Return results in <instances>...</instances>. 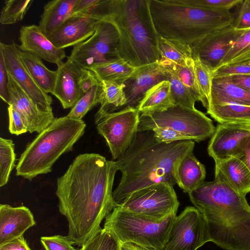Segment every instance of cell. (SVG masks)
I'll list each match as a JSON object with an SVG mask.
<instances>
[{"label":"cell","mask_w":250,"mask_h":250,"mask_svg":"<svg viewBox=\"0 0 250 250\" xmlns=\"http://www.w3.org/2000/svg\"><path fill=\"white\" fill-rule=\"evenodd\" d=\"M165 80L166 71L159 62L136 67L131 76L123 83L127 100L125 107H136L149 89Z\"/></svg>","instance_id":"obj_18"},{"label":"cell","mask_w":250,"mask_h":250,"mask_svg":"<svg viewBox=\"0 0 250 250\" xmlns=\"http://www.w3.org/2000/svg\"><path fill=\"white\" fill-rule=\"evenodd\" d=\"M151 131L156 140L160 143L169 144L181 140H192L187 135L169 128L156 127Z\"/></svg>","instance_id":"obj_42"},{"label":"cell","mask_w":250,"mask_h":250,"mask_svg":"<svg viewBox=\"0 0 250 250\" xmlns=\"http://www.w3.org/2000/svg\"><path fill=\"white\" fill-rule=\"evenodd\" d=\"M140 116L136 107L126 106L95 120L97 131L106 141L113 160L119 159L133 141Z\"/></svg>","instance_id":"obj_11"},{"label":"cell","mask_w":250,"mask_h":250,"mask_svg":"<svg viewBox=\"0 0 250 250\" xmlns=\"http://www.w3.org/2000/svg\"><path fill=\"white\" fill-rule=\"evenodd\" d=\"M156 127L172 129L198 143L211 137L215 130L212 120L202 112L179 104L140 114L138 132L151 131Z\"/></svg>","instance_id":"obj_8"},{"label":"cell","mask_w":250,"mask_h":250,"mask_svg":"<svg viewBox=\"0 0 250 250\" xmlns=\"http://www.w3.org/2000/svg\"><path fill=\"white\" fill-rule=\"evenodd\" d=\"M105 18L118 31L120 58L135 67L159 62V36L149 0H110Z\"/></svg>","instance_id":"obj_4"},{"label":"cell","mask_w":250,"mask_h":250,"mask_svg":"<svg viewBox=\"0 0 250 250\" xmlns=\"http://www.w3.org/2000/svg\"><path fill=\"white\" fill-rule=\"evenodd\" d=\"M164 68L172 70L188 89L195 101L202 103L193 58L189 59L184 65H171Z\"/></svg>","instance_id":"obj_33"},{"label":"cell","mask_w":250,"mask_h":250,"mask_svg":"<svg viewBox=\"0 0 250 250\" xmlns=\"http://www.w3.org/2000/svg\"><path fill=\"white\" fill-rule=\"evenodd\" d=\"M118 244L119 250H153L131 243H122L118 242Z\"/></svg>","instance_id":"obj_52"},{"label":"cell","mask_w":250,"mask_h":250,"mask_svg":"<svg viewBox=\"0 0 250 250\" xmlns=\"http://www.w3.org/2000/svg\"><path fill=\"white\" fill-rule=\"evenodd\" d=\"M101 91V82L84 93L66 116L82 120L89 110L99 104Z\"/></svg>","instance_id":"obj_37"},{"label":"cell","mask_w":250,"mask_h":250,"mask_svg":"<svg viewBox=\"0 0 250 250\" xmlns=\"http://www.w3.org/2000/svg\"><path fill=\"white\" fill-rule=\"evenodd\" d=\"M96 75L91 70L83 69L80 84L84 94L91 90L95 85L100 83Z\"/></svg>","instance_id":"obj_47"},{"label":"cell","mask_w":250,"mask_h":250,"mask_svg":"<svg viewBox=\"0 0 250 250\" xmlns=\"http://www.w3.org/2000/svg\"><path fill=\"white\" fill-rule=\"evenodd\" d=\"M152 21L159 36L191 47L203 38L233 24L230 11L191 6L179 0H149Z\"/></svg>","instance_id":"obj_5"},{"label":"cell","mask_w":250,"mask_h":250,"mask_svg":"<svg viewBox=\"0 0 250 250\" xmlns=\"http://www.w3.org/2000/svg\"><path fill=\"white\" fill-rule=\"evenodd\" d=\"M40 240L45 250H81L75 248L67 236L61 235L42 236Z\"/></svg>","instance_id":"obj_41"},{"label":"cell","mask_w":250,"mask_h":250,"mask_svg":"<svg viewBox=\"0 0 250 250\" xmlns=\"http://www.w3.org/2000/svg\"><path fill=\"white\" fill-rule=\"evenodd\" d=\"M235 84L250 91V75L229 76Z\"/></svg>","instance_id":"obj_51"},{"label":"cell","mask_w":250,"mask_h":250,"mask_svg":"<svg viewBox=\"0 0 250 250\" xmlns=\"http://www.w3.org/2000/svg\"><path fill=\"white\" fill-rule=\"evenodd\" d=\"M9 115V130L12 134L19 135L28 131L26 123L21 114L11 105L7 108Z\"/></svg>","instance_id":"obj_43"},{"label":"cell","mask_w":250,"mask_h":250,"mask_svg":"<svg viewBox=\"0 0 250 250\" xmlns=\"http://www.w3.org/2000/svg\"><path fill=\"white\" fill-rule=\"evenodd\" d=\"M184 4L205 9L229 11L232 7L241 5L242 0H179Z\"/></svg>","instance_id":"obj_39"},{"label":"cell","mask_w":250,"mask_h":250,"mask_svg":"<svg viewBox=\"0 0 250 250\" xmlns=\"http://www.w3.org/2000/svg\"><path fill=\"white\" fill-rule=\"evenodd\" d=\"M188 194L204 216L209 241L225 250H250V206L246 196L219 180Z\"/></svg>","instance_id":"obj_3"},{"label":"cell","mask_w":250,"mask_h":250,"mask_svg":"<svg viewBox=\"0 0 250 250\" xmlns=\"http://www.w3.org/2000/svg\"><path fill=\"white\" fill-rule=\"evenodd\" d=\"M194 146L193 140L160 143L153 131L138 132L125 153L115 161L122 173L119 184L113 191L115 207L133 193L148 186L167 183L173 187L177 183L179 162L193 151Z\"/></svg>","instance_id":"obj_2"},{"label":"cell","mask_w":250,"mask_h":250,"mask_svg":"<svg viewBox=\"0 0 250 250\" xmlns=\"http://www.w3.org/2000/svg\"><path fill=\"white\" fill-rule=\"evenodd\" d=\"M0 250H32L23 235L4 245L0 246Z\"/></svg>","instance_id":"obj_48"},{"label":"cell","mask_w":250,"mask_h":250,"mask_svg":"<svg viewBox=\"0 0 250 250\" xmlns=\"http://www.w3.org/2000/svg\"><path fill=\"white\" fill-rule=\"evenodd\" d=\"M176 215L156 221L115 207L105 218L103 229L118 242L163 250Z\"/></svg>","instance_id":"obj_7"},{"label":"cell","mask_w":250,"mask_h":250,"mask_svg":"<svg viewBox=\"0 0 250 250\" xmlns=\"http://www.w3.org/2000/svg\"><path fill=\"white\" fill-rule=\"evenodd\" d=\"M78 0H53L44 5L39 25L44 35H51L72 16Z\"/></svg>","instance_id":"obj_24"},{"label":"cell","mask_w":250,"mask_h":250,"mask_svg":"<svg viewBox=\"0 0 250 250\" xmlns=\"http://www.w3.org/2000/svg\"><path fill=\"white\" fill-rule=\"evenodd\" d=\"M83 68L67 60L58 66L54 95L64 109L72 108L84 95L80 82Z\"/></svg>","instance_id":"obj_20"},{"label":"cell","mask_w":250,"mask_h":250,"mask_svg":"<svg viewBox=\"0 0 250 250\" xmlns=\"http://www.w3.org/2000/svg\"><path fill=\"white\" fill-rule=\"evenodd\" d=\"M225 103L250 106V91L235 84L229 76H213L208 107Z\"/></svg>","instance_id":"obj_23"},{"label":"cell","mask_w":250,"mask_h":250,"mask_svg":"<svg viewBox=\"0 0 250 250\" xmlns=\"http://www.w3.org/2000/svg\"><path fill=\"white\" fill-rule=\"evenodd\" d=\"M101 82V91L99 103L101 106L95 115V120L107 114L114 112L122 107H125L127 103L123 84L107 81Z\"/></svg>","instance_id":"obj_28"},{"label":"cell","mask_w":250,"mask_h":250,"mask_svg":"<svg viewBox=\"0 0 250 250\" xmlns=\"http://www.w3.org/2000/svg\"><path fill=\"white\" fill-rule=\"evenodd\" d=\"M215 180L226 184L242 195L250 192V171L237 157L215 163Z\"/></svg>","instance_id":"obj_22"},{"label":"cell","mask_w":250,"mask_h":250,"mask_svg":"<svg viewBox=\"0 0 250 250\" xmlns=\"http://www.w3.org/2000/svg\"><path fill=\"white\" fill-rule=\"evenodd\" d=\"M179 206L173 187L159 183L135 191L117 207L151 220L161 221L176 214Z\"/></svg>","instance_id":"obj_10"},{"label":"cell","mask_w":250,"mask_h":250,"mask_svg":"<svg viewBox=\"0 0 250 250\" xmlns=\"http://www.w3.org/2000/svg\"><path fill=\"white\" fill-rule=\"evenodd\" d=\"M18 53L25 67L37 85L45 92L52 94L57 80V70L49 69L40 57L32 53L21 51L19 48Z\"/></svg>","instance_id":"obj_26"},{"label":"cell","mask_w":250,"mask_h":250,"mask_svg":"<svg viewBox=\"0 0 250 250\" xmlns=\"http://www.w3.org/2000/svg\"><path fill=\"white\" fill-rule=\"evenodd\" d=\"M250 137V123H218L208 147V152L215 163L238 157L241 145Z\"/></svg>","instance_id":"obj_14"},{"label":"cell","mask_w":250,"mask_h":250,"mask_svg":"<svg viewBox=\"0 0 250 250\" xmlns=\"http://www.w3.org/2000/svg\"><path fill=\"white\" fill-rule=\"evenodd\" d=\"M8 87L10 100L9 105H12L22 116L28 131L39 134L55 120L53 112L41 110L8 73Z\"/></svg>","instance_id":"obj_16"},{"label":"cell","mask_w":250,"mask_h":250,"mask_svg":"<svg viewBox=\"0 0 250 250\" xmlns=\"http://www.w3.org/2000/svg\"><path fill=\"white\" fill-rule=\"evenodd\" d=\"M81 250H119L116 238L104 229L101 230Z\"/></svg>","instance_id":"obj_40"},{"label":"cell","mask_w":250,"mask_h":250,"mask_svg":"<svg viewBox=\"0 0 250 250\" xmlns=\"http://www.w3.org/2000/svg\"><path fill=\"white\" fill-rule=\"evenodd\" d=\"M167 79L170 83L171 93L175 104L194 109L196 102L188 89L179 79L174 72L170 69L165 68Z\"/></svg>","instance_id":"obj_35"},{"label":"cell","mask_w":250,"mask_h":250,"mask_svg":"<svg viewBox=\"0 0 250 250\" xmlns=\"http://www.w3.org/2000/svg\"><path fill=\"white\" fill-rule=\"evenodd\" d=\"M243 31L232 25L210 34L191 47L192 57H197L213 72Z\"/></svg>","instance_id":"obj_15"},{"label":"cell","mask_w":250,"mask_h":250,"mask_svg":"<svg viewBox=\"0 0 250 250\" xmlns=\"http://www.w3.org/2000/svg\"><path fill=\"white\" fill-rule=\"evenodd\" d=\"M19 40L20 50L32 53L57 66L63 63L62 60L66 57L64 49L56 47L37 25L22 26Z\"/></svg>","instance_id":"obj_19"},{"label":"cell","mask_w":250,"mask_h":250,"mask_svg":"<svg viewBox=\"0 0 250 250\" xmlns=\"http://www.w3.org/2000/svg\"><path fill=\"white\" fill-rule=\"evenodd\" d=\"M159 62L165 67L171 65H184L192 58L190 46L178 41L159 37Z\"/></svg>","instance_id":"obj_29"},{"label":"cell","mask_w":250,"mask_h":250,"mask_svg":"<svg viewBox=\"0 0 250 250\" xmlns=\"http://www.w3.org/2000/svg\"><path fill=\"white\" fill-rule=\"evenodd\" d=\"M33 1L32 0H6L1 11L0 22L3 25L11 24L22 20Z\"/></svg>","instance_id":"obj_36"},{"label":"cell","mask_w":250,"mask_h":250,"mask_svg":"<svg viewBox=\"0 0 250 250\" xmlns=\"http://www.w3.org/2000/svg\"><path fill=\"white\" fill-rule=\"evenodd\" d=\"M15 144L11 139L0 138V187L8 182L15 167Z\"/></svg>","instance_id":"obj_34"},{"label":"cell","mask_w":250,"mask_h":250,"mask_svg":"<svg viewBox=\"0 0 250 250\" xmlns=\"http://www.w3.org/2000/svg\"><path fill=\"white\" fill-rule=\"evenodd\" d=\"M197 84L202 98V104L207 109L208 106L213 72L196 57H192Z\"/></svg>","instance_id":"obj_38"},{"label":"cell","mask_w":250,"mask_h":250,"mask_svg":"<svg viewBox=\"0 0 250 250\" xmlns=\"http://www.w3.org/2000/svg\"><path fill=\"white\" fill-rule=\"evenodd\" d=\"M232 25L237 30L250 28V0L243 1Z\"/></svg>","instance_id":"obj_44"},{"label":"cell","mask_w":250,"mask_h":250,"mask_svg":"<svg viewBox=\"0 0 250 250\" xmlns=\"http://www.w3.org/2000/svg\"><path fill=\"white\" fill-rule=\"evenodd\" d=\"M36 222L31 210L25 206L0 205V246L23 235Z\"/></svg>","instance_id":"obj_21"},{"label":"cell","mask_w":250,"mask_h":250,"mask_svg":"<svg viewBox=\"0 0 250 250\" xmlns=\"http://www.w3.org/2000/svg\"><path fill=\"white\" fill-rule=\"evenodd\" d=\"M250 75V64L225 66L218 68L213 72L212 77Z\"/></svg>","instance_id":"obj_45"},{"label":"cell","mask_w":250,"mask_h":250,"mask_svg":"<svg viewBox=\"0 0 250 250\" xmlns=\"http://www.w3.org/2000/svg\"><path fill=\"white\" fill-rule=\"evenodd\" d=\"M207 110L218 123H250V106L225 103L209 105Z\"/></svg>","instance_id":"obj_31"},{"label":"cell","mask_w":250,"mask_h":250,"mask_svg":"<svg viewBox=\"0 0 250 250\" xmlns=\"http://www.w3.org/2000/svg\"><path fill=\"white\" fill-rule=\"evenodd\" d=\"M242 64H250V28L244 30L218 68Z\"/></svg>","instance_id":"obj_32"},{"label":"cell","mask_w":250,"mask_h":250,"mask_svg":"<svg viewBox=\"0 0 250 250\" xmlns=\"http://www.w3.org/2000/svg\"><path fill=\"white\" fill-rule=\"evenodd\" d=\"M118 170L115 161L86 153L77 156L57 179L59 210L67 221L66 236L73 245L83 248L89 243L115 207L112 188Z\"/></svg>","instance_id":"obj_1"},{"label":"cell","mask_w":250,"mask_h":250,"mask_svg":"<svg viewBox=\"0 0 250 250\" xmlns=\"http://www.w3.org/2000/svg\"><path fill=\"white\" fill-rule=\"evenodd\" d=\"M136 68L124 59L119 58L96 66L90 70L94 73L100 81H111L123 84L131 76Z\"/></svg>","instance_id":"obj_30"},{"label":"cell","mask_w":250,"mask_h":250,"mask_svg":"<svg viewBox=\"0 0 250 250\" xmlns=\"http://www.w3.org/2000/svg\"><path fill=\"white\" fill-rule=\"evenodd\" d=\"M0 96L8 105L10 100L8 87V72L6 67L3 53L0 49Z\"/></svg>","instance_id":"obj_46"},{"label":"cell","mask_w":250,"mask_h":250,"mask_svg":"<svg viewBox=\"0 0 250 250\" xmlns=\"http://www.w3.org/2000/svg\"><path fill=\"white\" fill-rule=\"evenodd\" d=\"M98 0H79L75 5L72 15H88L91 8Z\"/></svg>","instance_id":"obj_49"},{"label":"cell","mask_w":250,"mask_h":250,"mask_svg":"<svg viewBox=\"0 0 250 250\" xmlns=\"http://www.w3.org/2000/svg\"><path fill=\"white\" fill-rule=\"evenodd\" d=\"M85 127L83 120L67 116L55 118L27 145L16 166V175L31 181L38 175L50 172L60 156L72 150Z\"/></svg>","instance_id":"obj_6"},{"label":"cell","mask_w":250,"mask_h":250,"mask_svg":"<svg viewBox=\"0 0 250 250\" xmlns=\"http://www.w3.org/2000/svg\"><path fill=\"white\" fill-rule=\"evenodd\" d=\"M246 165L250 171V137L247 138L241 147V152L237 157Z\"/></svg>","instance_id":"obj_50"},{"label":"cell","mask_w":250,"mask_h":250,"mask_svg":"<svg viewBox=\"0 0 250 250\" xmlns=\"http://www.w3.org/2000/svg\"><path fill=\"white\" fill-rule=\"evenodd\" d=\"M119 35L111 21L105 18L98 23L94 33L84 42L74 46L67 57L82 68H91L120 58Z\"/></svg>","instance_id":"obj_9"},{"label":"cell","mask_w":250,"mask_h":250,"mask_svg":"<svg viewBox=\"0 0 250 250\" xmlns=\"http://www.w3.org/2000/svg\"><path fill=\"white\" fill-rule=\"evenodd\" d=\"M206 171L191 151L179 162L176 171L177 184L184 192L189 193L199 187L206 178Z\"/></svg>","instance_id":"obj_25"},{"label":"cell","mask_w":250,"mask_h":250,"mask_svg":"<svg viewBox=\"0 0 250 250\" xmlns=\"http://www.w3.org/2000/svg\"><path fill=\"white\" fill-rule=\"evenodd\" d=\"M209 242L206 220L193 207H187L174 220L163 250H197Z\"/></svg>","instance_id":"obj_12"},{"label":"cell","mask_w":250,"mask_h":250,"mask_svg":"<svg viewBox=\"0 0 250 250\" xmlns=\"http://www.w3.org/2000/svg\"><path fill=\"white\" fill-rule=\"evenodd\" d=\"M101 20L90 15H72L46 37L58 48L75 46L93 35Z\"/></svg>","instance_id":"obj_17"},{"label":"cell","mask_w":250,"mask_h":250,"mask_svg":"<svg viewBox=\"0 0 250 250\" xmlns=\"http://www.w3.org/2000/svg\"><path fill=\"white\" fill-rule=\"evenodd\" d=\"M174 104L170 83L165 80L149 89L136 108L142 114L164 110Z\"/></svg>","instance_id":"obj_27"},{"label":"cell","mask_w":250,"mask_h":250,"mask_svg":"<svg viewBox=\"0 0 250 250\" xmlns=\"http://www.w3.org/2000/svg\"><path fill=\"white\" fill-rule=\"evenodd\" d=\"M0 49L7 72L13 80L41 110L52 112L51 97L37 85L25 67L19 55L18 45L0 42Z\"/></svg>","instance_id":"obj_13"}]
</instances>
